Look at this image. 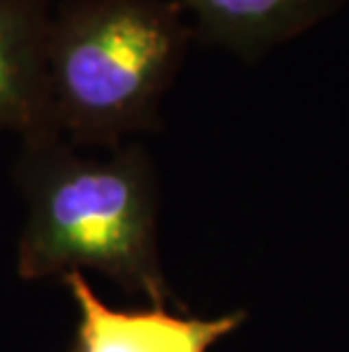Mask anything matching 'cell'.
<instances>
[{"instance_id": "cell-4", "label": "cell", "mask_w": 349, "mask_h": 352, "mask_svg": "<svg viewBox=\"0 0 349 352\" xmlns=\"http://www.w3.org/2000/svg\"><path fill=\"white\" fill-rule=\"evenodd\" d=\"M48 0H0V132L48 130Z\"/></svg>"}, {"instance_id": "cell-5", "label": "cell", "mask_w": 349, "mask_h": 352, "mask_svg": "<svg viewBox=\"0 0 349 352\" xmlns=\"http://www.w3.org/2000/svg\"><path fill=\"white\" fill-rule=\"evenodd\" d=\"M195 19L200 39L227 48L245 62L306 32L347 0H177Z\"/></svg>"}, {"instance_id": "cell-2", "label": "cell", "mask_w": 349, "mask_h": 352, "mask_svg": "<svg viewBox=\"0 0 349 352\" xmlns=\"http://www.w3.org/2000/svg\"><path fill=\"white\" fill-rule=\"evenodd\" d=\"M193 36L177 0H64L46 43L48 130L98 151L157 130Z\"/></svg>"}, {"instance_id": "cell-1", "label": "cell", "mask_w": 349, "mask_h": 352, "mask_svg": "<svg viewBox=\"0 0 349 352\" xmlns=\"http://www.w3.org/2000/svg\"><path fill=\"white\" fill-rule=\"evenodd\" d=\"M16 182L27 212L21 280L98 271L163 307L170 291L157 250V173L139 141L84 155L53 130L21 139Z\"/></svg>"}, {"instance_id": "cell-3", "label": "cell", "mask_w": 349, "mask_h": 352, "mask_svg": "<svg viewBox=\"0 0 349 352\" xmlns=\"http://www.w3.org/2000/svg\"><path fill=\"white\" fill-rule=\"evenodd\" d=\"M62 280L80 314L75 352H209L245 318L243 314L182 318L163 307L123 311L102 302L80 271Z\"/></svg>"}]
</instances>
